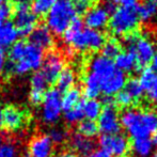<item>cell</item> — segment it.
Wrapping results in <instances>:
<instances>
[{
	"label": "cell",
	"mask_w": 157,
	"mask_h": 157,
	"mask_svg": "<svg viewBox=\"0 0 157 157\" xmlns=\"http://www.w3.org/2000/svg\"><path fill=\"white\" fill-rule=\"evenodd\" d=\"M120 123L132 139L150 138L157 130V111L127 108L120 116Z\"/></svg>",
	"instance_id": "obj_1"
},
{
	"label": "cell",
	"mask_w": 157,
	"mask_h": 157,
	"mask_svg": "<svg viewBox=\"0 0 157 157\" xmlns=\"http://www.w3.org/2000/svg\"><path fill=\"white\" fill-rule=\"evenodd\" d=\"M66 45L79 52L98 50L105 43V35L101 31L83 27V21L76 17L62 34Z\"/></svg>",
	"instance_id": "obj_2"
},
{
	"label": "cell",
	"mask_w": 157,
	"mask_h": 157,
	"mask_svg": "<svg viewBox=\"0 0 157 157\" xmlns=\"http://www.w3.org/2000/svg\"><path fill=\"white\" fill-rule=\"evenodd\" d=\"M76 17L73 0H57L46 14V27L52 34L62 35Z\"/></svg>",
	"instance_id": "obj_3"
},
{
	"label": "cell",
	"mask_w": 157,
	"mask_h": 157,
	"mask_svg": "<svg viewBox=\"0 0 157 157\" xmlns=\"http://www.w3.org/2000/svg\"><path fill=\"white\" fill-rule=\"evenodd\" d=\"M124 45L127 52H132L137 61V68H144L153 58L156 52L154 43L147 37L140 36L138 33L130 32L125 35Z\"/></svg>",
	"instance_id": "obj_4"
},
{
	"label": "cell",
	"mask_w": 157,
	"mask_h": 157,
	"mask_svg": "<svg viewBox=\"0 0 157 157\" xmlns=\"http://www.w3.org/2000/svg\"><path fill=\"white\" fill-rule=\"evenodd\" d=\"M138 6L134 8L120 6L109 19V28L116 35H126L134 31L139 24Z\"/></svg>",
	"instance_id": "obj_5"
},
{
	"label": "cell",
	"mask_w": 157,
	"mask_h": 157,
	"mask_svg": "<svg viewBox=\"0 0 157 157\" xmlns=\"http://www.w3.org/2000/svg\"><path fill=\"white\" fill-rule=\"evenodd\" d=\"M14 26L19 36H29L36 26L37 17L33 14L31 6L27 1L18 2L14 6Z\"/></svg>",
	"instance_id": "obj_6"
},
{
	"label": "cell",
	"mask_w": 157,
	"mask_h": 157,
	"mask_svg": "<svg viewBox=\"0 0 157 157\" xmlns=\"http://www.w3.org/2000/svg\"><path fill=\"white\" fill-rule=\"evenodd\" d=\"M62 94L58 90L49 89L44 93L42 101V118L47 124H54L58 122L62 113V106H61Z\"/></svg>",
	"instance_id": "obj_7"
},
{
	"label": "cell",
	"mask_w": 157,
	"mask_h": 157,
	"mask_svg": "<svg viewBox=\"0 0 157 157\" xmlns=\"http://www.w3.org/2000/svg\"><path fill=\"white\" fill-rule=\"evenodd\" d=\"M101 150L112 157H125L129 151V141L123 134L101 135L98 140Z\"/></svg>",
	"instance_id": "obj_8"
},
{
	"label": "cell",
	"mask_w": 157,
	"mask_h": 157,
	"mask_svg": "<svg viewBox=\"0 0 157 157\" xmlns=\"http://www.w3.org/2000/svg\"><path fill=\"white\" fill-rule=\"evenodd\" d=\"M98 132L103 135L119 134L121 130L120 116L116 106H105L97 119Z\"/></svg>",
	"instance_id": "obj_9"
},
{
	"label": "cell",
	"mask_w": 157,
	"mask_h": 157,
	"mask_svg": "<svg viewBox=\"0 0 157 157\" xmlns=\"http://www.w3.org/2000/svg\"><path fill=\"white\" fill-rule=\"evenodd\" d=\"M41 67V73L45 77L48 85L54 83L56 82L59 75L64 70V59L58 52H49V54H47V56L44 57Z\"/></svg>",
	"instance_id": "obj_10"
},
{
	"label": "cell",
	"mask_w": 157,
	"mask_h": 157,
	"mask_svg": "<svg viewBox=\"0 0 157 157\" xmlns=\"http://www.w3.org/2000/svg\"><path fill=\"white\" fill-rule=\"evenodd\" d=\"M138 80L147 98L151 103L157 104V73L151 67H144Z\"/></svg>",
	"instance_id": "obj_11"
},
{
	"label": "cell",
	"mask_w": 157,
	"mask_h": 157,
	"mask_svg": "<svg viewBox=\"0 0 157 157\" xmlns=\"http://www.w3.org/2000/svg\"><path fill=\"white\" fill-rule=\"evenodd\" d=\"M109 23V14L101 6H96L89 9L85 13L83 25H87L89 29L101 31Z\"/></svg>",
	"instance_id": "obj_12"
},
{
	"label": "cell",
	"mask_w": 157,
	"mask_h": 157,
	"mask_svg": "<svg viewBox=\"0 0 157 157\" xmlns=\"http://www.w3.org/2000/svg\"><path fill=\"white\" fill-rule=\"evenodd\" d=\"M26 116L21 109L14 106H8L2 110L1 114V124L9 130L21 129L25 124Z\"/></svg>",
	"instance_id": "obj_13"
},
{
	"label": "cell",
	"mask_w": 157,
	"mask_h": 157,
	"mask_svg": "<svg viewBox=\"0 0 157 157\" xmlns=\"http://www.w3.org/2000/svg\"><path fill=\"white\" fill-rule=\"evenodd\" d=\"M126 83V75L119 70H116L111 75L101 80V89L106 96L118 94L124 89Z\"/></svg>",
	"instance_id": "obj_14"
},
{
	"label": "cell",
	"mask_w": 157,
	"mask_h": 157,
	"mask_svg": "<svg viewBox=\"0 0 157 157\" xmlns=\"http://www.w3.org/2000/svg\"><path fill=\"white\" fill-rule=\"evenodd\" d=\"M54 34L46 27V25L35 26L29 35V43L44 52L50 49L54 45Z\"/></svg>",
	"instance_id": "obj_15"
},
{
	"label": "cell",
	"mask_w": 157,
	"mask_h": 157,
	"mask_svg": "<svg viewBox=\"0 0 157 157\" xmlns=\"http://www.w3.org/2000/svg\"><path fill=\"white\" fill-rule=\"evenodd\" d=\"M54 151V143L48 135L36 136L30 141L28 153L30 157H52Z\"/></svg>",
	"instance_id": "obj_16"
},
{
	"label": "cell",
	"mask_w": 157,
	"mask_h": 157,
	"mask_svg": "<svg viewBox=\"0 0 157 157\" xmlns=\"http://www.w3.org/2000/svg\"><path fill=\"white\" fill-rule=\"evenodd\" d=\"M116 70L117 67L114 65L113 60L106 58L101 55L94 56L89 62V72L96 75L99 78V80L111 75Z\"/></svg>",
	"instance_id": "obj_17"
},
{
	"label": "cell",
	"mask_w": 157,
	"mask_h": 157,
	"mask_svg": "<svg viewBox=\"0 0 157 157\" xmlns=\"http://www.w3.org/2000/svg\"><path fill=\"white\" fill-rule=\"evenodd\" d=\"M19 35L12 21L0 23V49L6 50L17 42Z\"/></svg>",
	"instance_id": "obj_18"
},
{
	"label": "cell",
	"mask_w": 157,
	"mask_h": 157,
	"mask_svg": "<svg viewBox=\"0 0 157 157\" xmlns=\"http://www.w3.org/2000/svg\"><path fill=\"white\" fill-rule=\"evenodd\" d=\"M70 143L74 152L81 154L82 156L91 153L92 151H94L95 147V142L93 139H89L78 132H75L71 136Z\"/></svg>",
	"instance_id": "obj_19"
},
{
	"label": "cell",
	"mask_w": 157,
	"mask_h": 157,
	"mask_svg": "<svg viewBox=\"0 0 157 157\" xmlns=\"http://www.w3.org/2000/svg\"><path fill=\"white\" fill-rule=\"evenodd\" d=\"M130 149L135 157H151L155 150V143L151 138L134 139Z\"/></svg>",
	"instance_id": "obj_20"
},
{
	"label": "cell",
	"mask_w": 157,
	"mask_h": 157,
	"mask_svg": "<svg viewBox=\"0 0 157 157\" xmlns=\"http://www.w3.org/2000/svg\"><path fill=\"white\" fill-rule=\"evenodd\" d=\"M101 93V80L95 74L88 72L83 78V94L88 99H96L97 96Z\"/></svg>",
	"instance_id": "obj_21"
},
{
	"label": "cell",
	"mask_w": 157,
	"mask_h": 157,
	"mask_svg": "<svg viewBox=\"0 0 157 157\" xmlns=\"http://www.w3.org/2000/svg\"><path fill=\"white\" fill-rule=\"evenodd\" d=\"M21 60H25L30 65L32 71L39 70L42 66L44 60V52L40 48L35 47L34 45L30 43H27L25 49V55Z\"/></svg>",
	"instance_id": "obj_22"
},
{
	"label": "cell",
	"mask_w": 157,
	"mask_h": 157,
	"mask_svg": "<svg viewBox=\"0 0 157 157\" xmlns=\"http://www.w3.org/2000/svg\"><path fill=\"white\" fill-rule=\"evenodd\" d=\"M114 65H116L117 70L121 71L125 74V73L132 72L137 68V61L135 56L129 52H120L118 56L114 58Z\"/></svg>",
	"instance_id": "obj_23"
},
{
	"label": "cell",
	"mask_w": 157,
	"mask_h": 157,
	"mask_svg": "<svg viewBox=\"0 0 157 157\" xmlns=\"http://www.w3.org/2000/svg\"><path fill=\"white\" fill-rule=\"evenodd\" d=\"M75 82H76V75H75L74 71L68 67H64V70L61 72V74L59 75V77L56 80V89L61 93L62 92L64 93V92L74 88Z\"/></svg>",
	"instance_id": "obj_24"
},
{
	"label": "cell",
	"mask_w": 157,
	"mask_h": 157,
	"mask_svg": "<svg viewBox=\"0 0 157 157\" xmlns=\"http://www.w3.org/2000/svg\"><path fill=\"white\" fill-rule=\"evenodd\" d=\"M81 109H82L83 118L87 120L94 121L95 119H98L103 107L101 103L97 99H87V101H81Z\"/></svg>",
	"instance_id": "obj_25"
},
{
	"label": "cell",
	"mask_w": 157,
	"mask_h": 157,
	"mask_svg": "<svg viewBox=\"0 0 157 157\" xmlns=\"http://www.w3.org/2000/svg\"><path fill=\"white\" fill-rule=\"evenodd\" d=\"M81 101V91L78 88H72L68 91L64 92L61 98V106H62V110L64 112L67 110L73 109L79 105Z\"/></svg>",
	"instance_id": "obj_26"
},
{
	"label": "cell",
	"mask_w": 157,
	"mask_h": 157,
	"mask_svg": "<svg viewBox=\"0 0 157 157\" xmlns=\"http://www.w3.org/2000/svg\"><path fill=\"white\" fill-rule=\"evenodd\" d=\"M138 16L139 21H149L157 14V3L152 1H145L142 4L138 6Z\"/></svg>",
	"instance_id": "obj_27"
},
{
	"label": "cell",
	"mask_w": 157,
	"mask_h": 157,
	"mask_svg": "<svg viewBox=\"0 0 157 157\" xmlns=\"http://www.w3.org/2000/svg\"><path fill=\"white\" fill-rule=\"evenodd\" d=\"M78 134L82 135V136L87 137L89 139H92L98 134V127H97V123L92 120H82L78 124Z\"/></svg>",
	"instance_id": "obj_28"
},
{
	"label": "cell",
	"mask_w": 157,
	"mask_h": 157,
	"mask_svg": "<svg viewBox=\"0 0 157 157\" xmlns=\"http://www.w3.org/2000/svg\"><path fill=\"white\" fill-rule=\"evenodd\" d=\"M123 90L132 97L134 101H139L143 95L142 88H141L140 83H139V80L136 78H132L129 80H126V83Z\"/></svg>",
	"instance_id": "obj_29"
},
{
	"label": "cell",
	"mask_w": 157,
	"mask_h": 157,
	"mask_svg": "<svg viewBox=\"0 0 157 157\" xmlns=\"http://www.w3.org/2000/svg\"><path fill=\"white\" fill-rule=\"evenodd\" d=\"M27 43L24 41H17L9 49V62L15 63L24 58Z\"/></svg>",
	"instance_id": "obj_30"
},
{
	"label": "cell",
	"mask_w": 157,
	"mask_h": 157,
	"mask_svg": "<svg viewBox=\"0 0 157 157\" xmlns=\"http://www.w3.org/2000/svg\"><path fill=\"white\" fill-rule=\"evenodd\" d=\"M57 0H33L31 11L35 16H44L48 13Z\"/></svg>",
	"instance_id": "obj_31"
},
{
	"label": "cell",
	"mask_w": 157,
	"mask_h": 157,
	"mask_svg": "<svg viewBox=\"0 0 157 157\" xmlns=\"http://www.w3.org/2000/svg\"><path fill=\"white\" fill-rule=\"evenodd\" d=\"M101 49V52H103L101 56L112 60L121 52V46L116 40H109V41H105V43H104L103 47Z\"/></svg>",
	"instance_id": "obj_32"
},
{
	"label": "cell",
	"mask_w": 157,
	"mask_h": 157,
	"mask_svg": "<svg viewBox=\"0 0 157 157\" xmlns=\"http://www.w3.org/2000/svg\"><path fill=\"white\" fill-rule=\"evenodd\" d=\"M81 104V101H80ZM77 105L76 107H74L73 109L67 110L64 112V119L68 124H79L81 121L83 120V113L82 109H81V105Z\"/></svg>",
	"instance_id": "obj_33"
},
{
	"label": "cell",
	"mask_w": 157,
	"mask_h": 157,
	"mask_svg": "<svg viewBox=\"0 0 157 157\" xmlns=\"http://www.w3.org/2000/svg\"><path fill=\"white\" fill-rule=\"evenodd\" d=\"M30 83H31V90L37 91V92H42V93H45L46 88H47V86H48L45 77L42 75L41 72H35L34 74L32 75Z\"/></svg>",
	"instance_id": "obj_34"
},
{
	"label": "cell",
	"mask_w": 157,
	"mask_h": 157,
	"mask_svg": "<svg viewBox=\"0 0 157 157\" xmlns=\"http://www.w3.org/2000/svg\"><path fill=\"white\" fill-rule=\"evenodd\" d=\"M48 137H49V139L52 140V143L60 144V143L64 142L67 139V132L64 129H62V128H52L50 130Z\"/></svg>",
	"instance_id": "obj_35"
},
{
	"label": "cell",
	"mask_w": 157,
	"mask_h": 157,
	"mask_svg": "<svg viewBox=\"0 0 157 157\" xmlns=\"http://www.w3.org/2000/svg\"><path fill=\"white\" fill-rule=\"evenodd\" d=\"M0 157H18L16 147L13 143L3 142L0 145Z\"/></svg>",
	"instance_id": "obj_36"
},
{
	"label": "cell",
	"mask_w": 157,
	"mask_h": 157,
	"mask_svg": "<svg viewBox=\"0 0 157 157\" xmlns=\"http://www.w3.org/2000/svg\"><path fill=\"white\" fill-rule=\"evenodd\" d=\"M14 12V6L9 2L0 4V23L9 21Z\"/></svg>",
	"instance_id": "obj_37"
},
{
	"label": "cell",
	"mask_w": 157,
	"mask_h": 157,
	"mask_svg": "<svg viewBox=\"0 0 157 157\" xmlns=\"http://www.w3.org/2000/svg\"><path fill=\"white\" fill-rule=\"evenodd\" d=\"M114 103L118 104L119 106L121 107H124V108H127L134 103L132 98L129 96L124 90H122L121 92H119L118 94H116V97H114Z\"/></svg>",
	"instance_id": "obj_38"
},
{
	"label": "cell",
	"mask_w": 157,
	"mask_h": 157,
	"mask_svg": "<svg viewBox=\"0 0 157 157\" xmlns=\"http://www.w3.org/2000/svg\"><path fill=\"white\" fill-rule=\"evenodd\" d=\"M74 9L76 11V14H83L89 10V2L85 0H73Z\"/></svg>",
	"instance_id": "obj_39"
},
{
	"label": "cell",
	"mask_w": 157,
	"mask_h": 157,
	"mask_svg": "<svg viewBox=\"0 0 157 157\" xmlns=\"http://www.w3.org/2000/svg\"><path fill=\"white\" fill-rule=\"evenodd\" d=\"M43 97H44V93L42 92H37V91H33L31 90L29 94V101L32 105L37 106L40 104H42V101H43Z\"/></svg>",
	"instance_id": "obj_40"
},
{
	"label": "cell",
	"mask_w": 157,
	"mask_h": 157,
	"mask_svg": "<svg viewBox=\"0 0 157 157\" xmlns=\"http://www.w3.org/2000/svg\"><path fill=\"white\" fill-rule=\"evenodd\" d=\"M81 157H112V156H110L109 154L106 153L103 150H94L91 153L87 154V155H83Z\"/></svg>",
	"instance_id": "obj_41"
},
{
	"label": "cell",
	"mask_w": 157,
	"mask_h": 157,
	"mask_svg": "<svg viewBox=\"0 0 157 157\" xmlns=\"http://www.w3.org/2000/svg\"><path fill=\"white\" fill-rule=\"evenodd\" d=\"M118 1L121 4V6H124V8H134V6H138L139 0H118Z\"/></svg>",
	"instance_id": "obj_42"
},
{
	"label": "cell",
	"mask_w": 157,
	"mask_h": 157,
	"mask_svg": "<svg viewBox=\"0 0 157 157\" xmlns=\"http://www.w3.org/2000/svg\"><path fill=\"white\" fill-rule=\"evenodd\" d=\"M103 8L105 9V11L109 15H112L114 12H116L117 9H118V8H117V4L114 3V2H106V3L104 4Z\"/></svg>",
	"instance_id": "obj_43"
},
{
	"label": "cell",
	"mask_w": 157,
	"mask_h": 157,
	"mask_svg": "<svg viewBox=\"0 0 157 157\" xmlns=\"http://www.w3.org/2000/svg\"><path fill=\"white\" fill-rule=\"evenodd\" d=\"M6 50L0 49V73L6 68Z\"/></svg>",
	"instance_id": "obj_44"
},
{
	"label": "cell",
	"mask_w": 157,
	"mask_h": 157,
	"mask_svg": "<svg viewBox=\"0 0 157 157\" xmlns=\"http://www.w3.org/2000/svg\"><path fill=\"white\" fill-rule=\"evenodd\" d=\"M54 157H76V154L73 151H62Z\"/></svg>",
	"instance_id": "obj_45"
},
{
	"label": "cell",
	"mask_w": 157,
	"mask_h": 157,
	"mask_svg": "<svg viewBox=\"0 0 157 157\" xmlns=\"http://www.w3.org/2000/svg\"><path fill=\"white\" fill-rule=\"evenodd\" d=\"M151 68L157 73V50L155 52V54H154L153 58L151 60Z\"/></svg>",
	"instance_id": "obj_46"
},
{
	"label": "cell",
	"mask_w": 157,
	"mask_h": 157,
	"mask_svg": "<svg viewBox=\"0 0 157 157\" xmlns=\"http://www.w3.org/2000/svg\"><path fill=\"white\" fill-rule=\"evenodd\" d=\"M3 143V135L1 134V132H0V145Z\"/></svg>",
	"instance_id": "obj_47"
},
{
	"label": "cell",
	"mask_w": 157,
	"mask_h": 157,
	"mask_svg": "<svg viewBox=\"0 0 157 157\" xmlns=\"http://www.w3.org/2000/svg\"><path fill=\"white\" fill-rule=\"evenodd\" d=\"M154 143H155V144H157V130L155 132V134H154Z\"/></svg>",
	"instance_id": "obj_48"
},
{
	"label": "cell",
	"mask_w": 157,
	"mask_h": 157,
	"mask_svg": "<svg viewBox=\"0 0 157 157\" xmlns=\"http://www.w3.org/2000/svg\"><path fill=\"white\" fill-rule=\"evenodd\" d=\"M15 3H18V2H23V1H26V0H13Z\"/></svg>",
	"instance_id": "obj_49"
},
{
	"label": "cell",
	"mask_w": 157,
	"mask_h": 157,
	"mask_svg": "<svg viewBox=\"0 0 157 157\" xmlns=\"http://www.w3.org/2000/svg\"><path fill=\"white\" fill-rule=\"evenodd\" d=\"M151 157H157V151H154V153H153V155H152Z\"/></svg>",
	"instance_id": "obj_50"
},
{
	"label": "cell",
	"mask_w": 157,
	"mask_h": 157,
	"mask_svg": "<svg viewBox=\"0 0 157 157\" xmlns=\"http://www.w3.org/2000/svg\"><path fill=\"white\" fill-rule=\"evenodd\" d=\"M6 2H8V0H0V4H2V3H6Z\"/></svg>",
	"instance_id": "obj_51"
},
{
	"label": "cell",
	"mask_w": 157,
	"mask_h": 157,
	"mask_svg": "<svg viewBox=\"0 0 157 157\" xmlns=\"http://www.w3.org/2000/svg\"><path fill=\"white\" fill-rule=\"evenodd\" d=\"M107 2H114V1H117V0H106Z\"/></svg>",
	"instance_id": "obj_52"
},
{
	"label": "cell",
	"mask_w": 157,
	"mask_h": 157,
	"mask_svg": "<svg viewBox=\"0 0 157 157\" xmlns=\"http://www.w3.org/2000/svg\"><path fill=\"white\" fill-rule=\"evenodd\" d=\"M147 1H152V2H156L157 3V0H147Z\"/></svg>",
	"instance_id": "obj_53"
},
{
	"label": "cell",
	"mask_w": 157,
	"mask_h": 157,
	"mask_svg": "<svg viewBox=\"0 0 157 157\" xmlns=\"http://www.w3.org/2000/svg\"><path fill=\"white\" fill-rule=\"evenodd\" d=\"M85 1H87V2H89V3H90V2H92V1H94V0H85Z\"/></svg>",
	"instance_id": "obj_54"
}]
</instances>
